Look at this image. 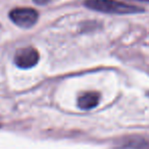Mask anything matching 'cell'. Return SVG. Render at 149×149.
Returning a JSON list of instances; mask_svg holds the SVG:
<instances>
[{
  "mask_svg": "<svg viewBox=\"0 0 149 149\" xmlns=\"http://www.w3.org/2000/svg\"><path fill=\"white\" fill-rule=\"evenodd\" d=\"M87 8L109 15H133L143 13L144 9L118 0H87L85 1Z\"/></svg>",
  "mask_w": 149,
  "mask_h": 149,
  "instance_id": "6da1fadb",
  "label": "cell"
},
{
  "mask_svg": "<svg viewBox=\"0 0 149 149\" xmlns=\"http://www.w3.org/2000/svg\"><path fill=\"white\" fill-rule=\"evenodd\" d=\"M9 19L13 24L21 28H31L37 23L39 13L31 7H17L9 13Z\"/></svg>",
  "mask_w": 149,
  "mask_h": 149,
  "instance_id": "7a4b0ae2",
  "label": "cell"
},
{
  "mask_svg": "<svg viewBox=\"0 0 149 149\" xmlns=\"http://www.w3.org/2000/svg\"><path fill=\"white\" fill-rule=\"evenodd\" d=\"M39 52L34 47L22 48L15 53V63L21 68H31L39 61Z\"/></svg>",
  "mask_w": 149,
  "mask_h": 149,
  "instance_id": "3957f363",
  "label": "cell"
},
{
  "mask_svg": "<svg viewBox=\"0 0 149 149\" xmlns=\"http://www.w3.org/2000/svg\"><path fill=\"white\" fill-rule=\"evenodd\" d=\"M100 95L99 93L94 91L85 92L78 98V105L81 109L88 110L96 107L99 103Z\"/></svg>",
  "mask_w": 149,
  "mask_h": 149,
  "instance_id": "277c9868",
  "label": "cell"
},
{
  "mask_svg": "<svg viewBox=\"0 0 149 149\" xmlns=\"http://www.w3.org/2000/svg\"><path fill=\"white\" fill-rule=\"evenodd\" d=\"M124 147L131 149H149V141L141 137H132L125 141Z\"/></svg>",
  "mask_w": 149,
  "mask_h": 149,
  "instance_id": "5b68a950",
  "label": "cell"
},
{
  "mask_svg": "<svg viewBox=\"0 0 149 149\" xmlns=\"http://www.w3.org/2000/svg\"><path fill=\"white\" fill-rule=\"evenodd\" d=\"M51 0H34V2L37 3L39 5H43V4H46V3L50 2Z\"/></svg>",
  "mask_w": 149,
  "mask_h": 149,
  "instance_id": "8992f818",
  "label": "cell"
},
{
  "mask_svg": "<svg viewBox=\"0 0 149 149\" xmlns=\"http://www.w3.org/2000/svg\"><path fill=\"white\" fill-rule=\"evenodd\" d=\"M136 1H143V2H149V0H136Z\"/></svg>",
  "mask_w": 149,
  "mask_h": 149,
  "instance_id": "52a82bcc",
  "label": "cell"
}]
</instances>
